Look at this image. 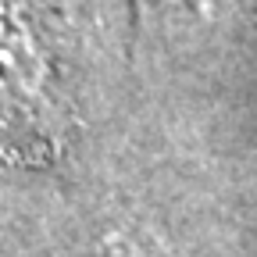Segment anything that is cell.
Returning <instances> with one entry per match:
<instances>
[{"label": "cell", "instance_id": "1", "mask_svg": "<svg viewBox=\"0 0 257 257\" xmlns=\"http://www.w3.org/2000/svg\"><path fill=\"white\" fill-rule=\"evenodd\" d=\"M136 32L150 54L204 57L236 36L243 0H133Z\"/></svg>", "mask_w": 257, "mask_h": 257}]
</instances>
